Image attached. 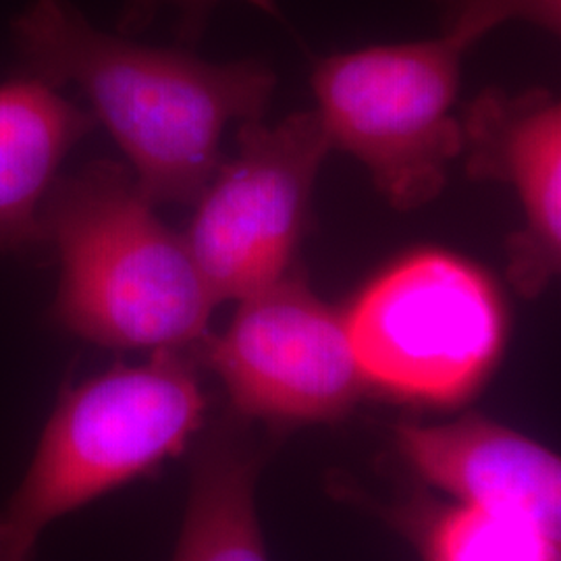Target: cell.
Instances as JSON below:
<instances>
[{
    "label": "cell",
    "instance_id": "4fadbf2b",
    "mask_svg": "<svg viewBox=\"0 0 561 561\" xmlns=\"http://www.w3.org/2000/svg\"><path fill=\"white\" fill-rule=\"evenodd\" d=\"M442 7L443 32L454 34L470 48L489 32L512 21L537 25L558 34L561 0H435Z\"/></svg>",
    "mask_w": 561,
    "mask_h": 561
},
{
    "label": "cell",
    "instance_id": "7c38bea8",
    "mask_svg": "<svg viewBox=\"0 0 561 561\" xmlns=\"http://www.w3.org/2000/svg\"><path fill=\"white\" fill-rule=\"evenodd\" d=\"M419 512L426 561H560V539L518 514L460 502Z\"/></svg>",
    "mask_w": 561,
    "mask_h": 561
},
{
    "label": "cell",
    "instance_id": "52a82bcc",
    "mask_svg": "<svg viewBox=\"0 0 561 561\" xmlns=\"http://www.w3.org/2000/svg\"><path fill=\"white\" fill-rule=\"evenodd\" d=\"M202 347L245 416L331 421L366 387L345 314L291 273L240 300L225 333Z\"/></svg>",
    "mask_w": 561,
    "mask_h": 561
},
{
    "label": "cell",
    "instance_id": "277c9868",
    "mask_svg": "<svg viewBox=\"0 0 561 561\" xmlns=\"http://www.w3.org/2000/svg\"><path fill=\"white\" fill-rule=\"evenodd\" d=\"M470 50L454 34L379 44L321 60L312 76L333 148L354 154L400 210L421 208L445 185L461 154L454 117L461 59Z\"/></svg>",
    "mask_w": 561,
    "mask_h": 561
},
{
    "label": "cell",
    "instance_id": "5b68a950",
    "mask_svg": "<svg viewBox=\"0 0 561 561\" xmlns=\"http://www.w3.org/2000/svg\"><path fill=\"white\" fill-rule=\"evenodd\" d=\"M343 314L366 385L422 403L466 400L495 366L505 340L493 280L442 250L391 264Z\"/></svg>",
    "mask_w": 561,
    "mask_h": 561
},
{
    "label": "cell",
    "instance_id": "ba28073f",
    "mask_svg": "<svg viewBox=\"0 0 561 561\" xmlns=\"http://www.w3.org/2000/svg\"><path fill=\"white\" fill-rule=\"evenodd\" d=\"M460 125L468 175L503 181L520 201L524 225L507 241V279L524 298H537L561 264L560 102L547 90H491Z\"/></svg>",
    "mask_w": 561,
    "mask_h": 561
},
{
    "label": "cell",
    "instance_id": "9c48e42d",
    "mask_svg": "<svg viewBox=\"0 0 561 561\" xmlns=\"http://www.w3.org/2000/svg\"><path fill=\"white\" fill-rule=\"evenodd\" d=\"M401 456L424 481L460 503L518 514L561 535V463L520 433L481 416L400 424Z\"/></svg>",
    "mask_w": 561,
    "mask_h": 561
},
{
    "label": "cell",
    "instance_id": "5bb4252c",
    "mask_svg": "<svg viewBox=\"0 0 561 561\" xmlns=\"http://www.w3.org/2000/svg\"><path fill=\"white\" fill-rule=\"evenodd\" d=\"M178 15V27L183 41H198L210 13L225 0H161ZM271 18H280L279 0H241Z\"/></svg>",
    "mask_w": 561,
    "mask_h": 561
},
{
    "label": "cell",
    "instance_id": "8fae6325",
    "mask_svg": "<svg viewBox=\"0 0 561 561\" xmlns=\"http://www.w3.org/2000/svg\"><path fill=\"white\" fill-rule=\"evenodd\" d=\"M256 477L259 458L231 437L210 435L198 445L173 561H268Z\"/></svg>",
    "mask_w": 561,
    "mask_h": 561
},
{
    "label": "cell",
    "instance_id": "7a4b0ae2",
    "mask_svg": "<svg viewBox=\"0 0 561 561\" xmlns=\"http://www.w3.org/2000/svg\"><path fill=\"white\" fill-rule=\"evenodd\" d=\"M42 227L60 262L57 327L113 350L183 352L208 340L217 301L185 238L123 164L94 161L59 178Z\"/></svg>",
    "mask_w": 561,
    "mask_h": 561
},
{
    "label": "cell",
    "instance_id": "6da1fadb",
    "mask_svg": "<svg viewBox=\"0 0 561 561\" xmlns=\"http://www.w3.org/2000/svg\"><path fill=\"white\" fill-rule=\"evenodd\" d=\"M27 73L78 85L152 204L196 202L225 127L259 119L275 88L261 60L210 62L96 30L67 0H32L15 25Z\"/></svg>",
    "mask_w": 561,
    "mask_h": 561
},
{
    "label": "cell",
    "instance_id": "8992f818",
    "mask_svg": "<svg viewBox=\"0 0 561 561\" xmlns=\"http://www.w3.org/2000/svg\"><path fill=\"white\" fill-rule=\"evenodd\" d=\"M331 148L317 111L275 127L241 123L236 157L204 185L183 236L217 304L243 300L289 273Z\"/></svg>",
    "mask_w": 561,
    "mask_h": 561
},
{
    "label": "cell",
    "instance_id": "30bf717a",
    "mask_svg": "<svg viewBox=\"0 0 561 561\" xmlns=\"http://www.w3.org/2000/svg\"><path fill=\"white\" fill-rule=\"evenodd\" d=\"M94 123L34 73L0 85V252L44 243L42 215L60 164Z\"/></svg>",
    "mask_w": 561,
    "mask_h": 561
},
{
    "label": "cell",
    "instance_id": "3957f363",
    "mask_svg": "<svg viewBox=\"0 0 561 561\" xmlns=\"http://www.w3.org/2000/svg\"><path fill=\"white\" fill-rule=\"evenodd\" d=\"M204 412L198 375L178 350L67 387L20 489L0 510V561L34 560L53 522L180 456Z\"/></svg>",
    "mask_w": 561,
    "mask_h": 561
}]
</instances>
